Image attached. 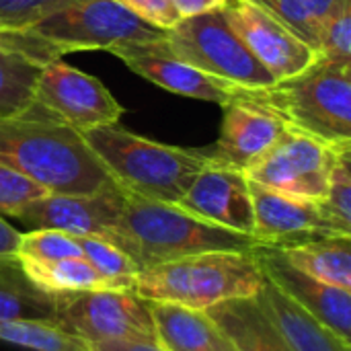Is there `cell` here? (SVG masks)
<instances>
[{"label":"cell","mask_w":351,"mask_h":351,"mask_svg":"<svg viewBox=\"0 0 351 351\" xmlns=\"http://www.w3.org/2000/svg\"><path fill=\"white\" fill-rule=\"evenodd\" d=\"M224 2L226 0H173L181 19L195 16V14L210 12V10H218L224 6Z\"/></svg>","instance_id":"obj_34"},{"label":"cell","mask_w":351,"mask_h":351,"mask_svg":"<svg viewBox=\"0 0 351 351\" xmlns=\"http://www.w3.org/2000/svg\"><path fill=\"white\" fill-rule=\"evenodd\" d=\"M115 2H119L121 6H125L128 10H132L134 14H138L140 19H144L146 23L158 29L169 31L181 21L173 0H115Z\"/></svg>","instance_id":"obj_33"},{"label":"cell","mask_w":351,"mask_h":351,"mask_svg":"<svg viewBox=\"0 0 351 351\" xmlns=\"http://www.w3.org/2000/svg\"><path fill=\"white\" fill-rule=\"evenodd\" d=\"M335 154L337 148L286 128L280 140L247 169V177L288 195L323 202Z\"/></svg>","instance_id":"obj_9"},{"label":"cell","mask_w":351,"mask_h":351,"mask_svg":"<svg viewBox=\"0 0 351 351\" xmlns=\"http://www.w3.org/2000/svg\"><path fill=\"white\" fill-rule=\"evenodd\" d=\"M232 97L267 109L327 146L351 144V62L317 58L306 70L267 86H234Z\"/></svg>","instance_id":"obj_2"},{"label":"cell","mask_w":351,"mask_h":351,"mask_svg":"<svg viewBox=\"0 0 351 351\" xmlns=\"http://www.w3.org/2000/svg\"><path fill=\"white\" fill-rule=\"evenodd\" d=\"M117 58L138 76L154 82L156 86L171 90L175 95L191 97L197 101H208L216 105H226L232 97L234 86L218 80L183 60H177L160 49V41L119 51Z\"/></svg>","instance_id":"obj_17"},{"label":"cell","mask_w":351,"mask_h":351,"mask_svg":"<svg viewBox=\"0 0 351 351\" xmlns=\"http://www.w3.org/2000/svg\"><path fill=\"white\" fill-rule=\"evenodd\" d=\"M321 206L341 232L351 234V144L337 148Z\"/></svg>","instance_id":"obj_28"},{"label":"cell","mask_w":351,"mask_h":351,"mask_svg":"<svg viewBox=\"0 0 351 351\" xmlns=\"http://www.w3.org/2000/svg\"><path fill=\"white\" fill-rule=\"evenodd\" d=\"M109 177L144 199L177 204L191 181L214 160L206 148H181L142 138L117 121L82 134Z\"/></svg>","instance_id":"obj_3"},{"label":"cell","mask_w":351,"mask_h":351,"mask_svg":"<svg viewBox=\"0 0 351 351\" xmlns=\"http://www.w3.org/2000/svg\"><path fill=\"white\" fill-rule=\"evenodd\" d=\"M156 341L167 351H237L208 311L148 302Z\"/></svg>","instance_id":"obj_19"},{"label":"cell","mask_w":351,"mask_h":351,"mask_svg":"<svg viewBox=\"0 0 351 351\" xmlns=\"http://www.w3.org/2000/svg\"><path fill=\"white\" fill-rule=\"evenodd\" d=\"M255 257L269 284L294 300L300 308L311 313L317 321L333 329L339 337H351V294L337 286H329L284 259L276 247L255 245Z\"/></svg>","instance_id":"obj_15"},{"label":"cell","mask_w":351,"mask_h":351,"mask_svg":"<svg viewBox=\"0 0 351 351\" xmlns=\"http://www.w3.org/2000/svg\"><path fill=\"white\" fill-rule=\"evenodd\" d=\"M123 204L125 191L111 183L95 193H45L10 220L21 222L29 230L51 228L72 237L107 239L119 222Z\"/></svg>","instance_id":"obj_11"},{"label":"cell","mask_w":351,"mask_h":351,"mask_svg":"<svg viewBox=\"0 0 351 351\" xmlns=\"http://www.w3.org/2000/svg\"><path fill=\"white\" fill-rule=\"evenodd\" d=\"M224 117L220 138L214 146L206 148L214 162L245 171L255 165L286 132V123L267 109L230 97L222 105Z\"/></svg>","instance_id":"obj_16"},{"label":"cell","mask_w":351,"mask_h":351,"mask_svg":"<svg viewBox=\"0 0 351 351\" xmlns=\"http://www.w3.org/2000/svg\"><path fill=\"white\" fill-rule=\"evenodd\" d=\"M0 162L47 193H95L115 183L84 136L37 103L19 117H0Z\"/></svg>","instance_id":"obj_1"},{"label":"cell","mask_w":351,"mask_h":351,"mask_svg":"<svg viewBox=\"0 0 351 351\" xmlns=\"http://www.w3.org/2000/svg\"><path fill=\"white\" fill-rule=\"evenodd\" d=\"M25 276L43 292L72 294L86 290H121L103 278L84 257H66L56 261H25L19 259Z\"/></svg>","instance_id":"obj_23"},{"label":"cell","mask_w":351,"mask_h":351,"mask_svg":"<svg viewBox=\"0 0 351 351\" xmlns=\"http://www.w3.org/2000/svg\"><path fill=\"white\" fill-rule=\"evenodd\" d=\"M237 351H292L255 298L222 302L208 311Z\"/></svg>","instance_id":"obj_21"},{"label":"cell","mask_w":351,"mask_h":351,"mask_svg":"<svg viewBox=\"0 0 351 351\" xmlns=\"http://www.w3.org/2000/svg\"><path fill=\"white\" fill-rule=\"evenodd\" d=\"M45 62L33 56L12 33H0V117H19L35 105Z\"/></svg>","instance_id":"obj_20"},{"label":"cell","mask_w":351,"mask_h":351,"mask_svg":"<svg viewBox=\"0 0 351 351\" xmlns=\"http://www.w3.org/2000/svg\"><path fill=\"white\" fill-rule=\"evenodd\" d=\"M21 230H16L6 218L0 216V259L4 257H16Z\"/></svg>","instance_id":"obj_36"},{"label":"cell","mask_w":351,"mask_h":351,"mask_svg":"<svg viewBox=\"0 0 351 351\" xmlns=\"http://www.w3.org/2000/svg\"><path fill=\"white\" fill-rule=\"evenodd\" d=\"M232 31L274 80L290 78L317 62V51L284 23L251 0H226L222 6Z\"/></svg>","instance_id":"obj_12"},{"label":"cell","mask_w":351,"mask_h":351,"mask_svg":"<svg viewBox=\"0 0 351 351\" xmlns=\"http://www.w3.org/2000/svg\"><path fill=\"white\" fill-rule=\"evenodd\" d=\"M263 284L253 249L206 251L138 271L132 292L146 302L210 311L222 302L255 298Z\"/></svg>","instance_id":"obj_5"},{"label":"cell","mask_w":351,"mask_h":351,"mask_svg":"<svg viewBox=\"0 0 351 351\" xmlns=\"http://www.w3.org/2000/svg\"><path fill=\"white\" fill-rule=\"evenodd\" d=\"M76 2L82 0H0V33L25 31Z\"/></svg>","instance_id":"obj_31"},{"label":"cell","mask_w":351,"mask_h":351,"mask_svg":"<svg viewBox=\"0 0 351 351\" xmlns=\"http://www.w3.org/2000/svg\"><path fill=\"white\" fill-rule=\"evenodd\" d=\"M255 300L292 351H351V341L317 321L267 280Z\"/></svg>","instance_id":"obj_18"},{"label":"cell","mask_w":351,"mask_h":351,"mask_svg":"<svg viewBox=\"0 0 351 351\" xmlns=\"http://www.w3.org/2000/svg\"><path fill=\"white\" fill-rule=\"evenodd\" d=\"M109 243L130 255L142 269L206 251H247L257 243L251 237L214 226L181 210L177 204H162L125 193L123 212Z\"/></svg>","instance_id":"obj_4"},{"label":"cell","mask_w":351,"mask_h":351,"mask_svg":"<svg viewBox=\"0 0 351 351\" xmlns=\"http://www.w3.org/2000/svg\"><path fill=\"white\" fill-rule=\"evenodd\" d=\"M278 251L296 269L329 286L351 290V237H323Z\"/></svg>","instance_id":"obj_22"},{"label":"cell","mask_w":351,"mask_h":351,"mask_svg":"<svg viewBox=\"0 0 351 351\" xmlns=\"http://www.w3.org/2000/svg\"><path fill=\"white\" fill-rule=\"evenodd\" d=\"M53 323L90 346L99 341H156L150 304L132 290L56 294Z\"/></svg>","instance_id":"obj_8"},{"label":"cell","mask_w":351,"mask_h":351,"mask_svg":"<svg viewBox=\"0 0 351 351\" xmlns=\"http://www.w3.org/2000/svg\"><path fill=\"white\" fill-rule=\"evenodd\" d=\"M35 103L80 134L115 123L123 113V107L99 78L62 60L45 64L37 82Z\"/></svg>","instance_id":"obj_10"},{"label":"cell","mask_w":351,"mask_h":351,"mask_svg":"<svg viewBox=\"0 0 351 351\" xmlns=\"http://www.w3.org/2000/svg\"><path fill=\"white\" fill-rule=\"evenodd\" d=\"M160 49L239 88H261L276 82L232 31L222 8L181 19L167 31Z\"/></svg>","instance_id":"obj_7"},{"label":"cell","mask_w":351,"mask_h":351,"mask_svg":"<svg viewBox=\"0 0 351 351\" xmlns=\"http://www.w3.org/2000/svg\"><path fill=\"white\" fill-rule=\"evenodd\" d=\"M93 351H167L156 341H99Z\"/></svg>","instance_id":"obj_35"},{"label":"cell","mask_w":351,"mask_h":351,"mask_svg":"<svg viewBox=\"0 0 351 351\" xmlns=\"http://www.w3.org/2000/svg\"><path fill=\"white\" fill-rule=\"evenodd\" d=\"M16 33L47 64L70 51L101 49L117 56L167 37V29L146 23L115 0H82Z\"/></svg>","instance_id":"obj_6"},{"label":"cell","mask_w":351,"mask_h":351,"mask_svg":"<svg viewBox=\"0 0 351 351\" xmlns=\"http://www.w3.org/2000/svg\"><path fill=\"white\" fill-rule=\"evenodd\" d=\"M47 191L37 183L29 181L14 169L0 162V216L14 218L27 204L45 195Z\"/></svg>","instance_id":"obj_32"},{"label":"cell","mask_w":351,"mask_h":351,"mask_svg":"<svg viewBox=\"0 0 351 351\" xmlns=\"http://www.w3.org/2000/svg\"><path fill=\"white\" fill-rule=\"evenodd\" d=\"M317 56L321 60L351 62V0H339L325 21Z\"/></svg>","instance_id":"obj_30"},{"label":"cell","mask_w":351,"mask_h":351,"mask_svg":"<svg viewBox=\"0 0 351 351\" xmlns=\"http://www.w3.org/2000/svg\"><path fill=\"white\" fill-rule=\"evenodd\" d=\"M177 206L204 222L253 239V199L245 171L212 162L191 181Z\"/></svg>","instance_id":"obj_14"},{"label":"cell","mask_w":351,"mask_h":351,"mask_svg":"<svg viewBox=\"0 0 351 351\" xmlns=\"http://www.w3.org/2000/svg\"><path fill=\"white\" fill-rule=\"evenodd\" d=\"M66 257H82L78 239L51 228H37L21 232L16 259L25 261H56Z\"/></svg>","instance_id":"obj_29"},{"label":"cell","mask_w":351,"mask_h":351,"mask_svg":"<svg viewBox=\"0 0 351 351\" xmlns=\"http://www.w3.org/2000/svg\"><path fill=\"white\" fill-rule=\"evenodd\" d=\"M253 241L267 247H292L323 237H351L325 214L321 202L288 195L251 181Z\"/></svg>","instance_id":"obj_13"},{"label":"cell","mask_w":351,"mask_h":351,"mask_svg":"<svg viewBox=\"0 0 351 351\" xmlns=\"http://www.w3.org/2000/svg\"><path fill=\"white\" fill-rule=\"evenodd\" d=\"M280 23H284L296 37L308 43L315 51L325 21L339 0H251Z\"/></svg>","instance_id":"obj_26"},{"label":"cell","mask_w":351,"mask_h":351,"mask_svg":"<svg viewBox=\"0 0 351 351\" xmlns=\"http://www.w3.org/2000/svg\"><path fill=\"white\" fill-rule=\"evenodd\" d=\"M0 341L31 351H93L90 343L49 319H4L0 321Z\"/></svg>","instance_id":"obj_25"},{"label":"cell","mask_w":351,"mask_h":351,"mask_svg":"<svg viewBox=\"0 0 351 351\" xmlns=\"http://www.w3.org/2000/svg\"><path fill=\"white\" fill-rule=\"evenodd\" d=\"M82 257L111 284L121 290H132L134 278L138 276L140 267L136 261L125 255L113 243L99 239V237H76Z\"/></svg>","instance_id":"obj_27"},{"label":"cell","mask_w":351,"mask_h":351,"mask_svg":"<svg viewBox=\"0 0 351 351\" xmlns=\"http://www.w3.org/2000/svg\"><path fill=\"white\" fill-rule=\"evenodd\" d=\"M56 296L39 290L23 271L16 257L0 259V321L49 319L53 321Z\"/></svg>","instance_id":"obj_24"}]
</instances>
